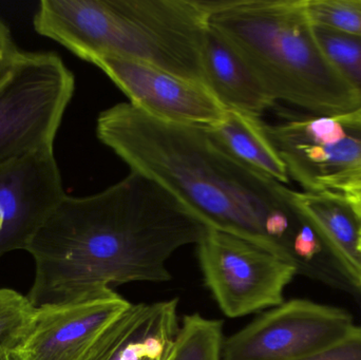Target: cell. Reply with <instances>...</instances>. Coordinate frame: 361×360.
Listing matches in <instances>:
<instances>
[{"instance_id": "cell-21", "label": "cell", "mask_w": 361, "mask_h": 360, "mask_svg": "<svg viewBox=\"0 0 361 360\" xmlns=\"http://www.w3.org/2000/svg\"><path fill=\"white\" fill-rule=\"evenodd\" d=\"M322 247L319 238L309 224L303 223L297 232L294 241V255L299 266V273L309 268L310 262L322 253Z\"/></svg>"}, {"instance_id": "cell-8", "label": "cell", "mask_w": 361, "mask_h": 360, "mask_svg": "<svg viewBox=\"0 0 361 360\" xmlns=\"http://www.w3.org/2000/svg\"><path fill=\"white\" fill-rule=\"evenodd\" d=\"M92 65L124 92L131 105L163 122L207 128L226 113L207 87L149 63L101 56Z\"/></svg>"}, {"instance_id": "cell-14", "label": "cell", "mask_w": 361, "mask_h": 360, "mask_svg": "<svg viewBox=\"0 0 361 360\" xmlns=\"http://www.w3.org/2000/svg\"><path fill=\"white\" fill-rule=\"evenodd\" d=\"M202 67L206 87L226 109L260 118L276 105L243 57L208 25Z\"/></svg>"}, {"instance_id": "cell-17", "label": "cell", "mask_w": 361, "mask_h": 360, "mask_svg": "<svg viewBox=\"0 0 361 360\" xmlns=\"http://www.w3.org/2000/svg\"><path fill=\"white\" fill-rule=\"evenodd\" d=\"M314 30L318 44L337 73L361 99V37L316 25Z\"/></svg>"}, {"instance_id": "cell-12", "label": "cell", "mask_w": 361, "mask_h": 360, "mask_svg": "<svg viewBox=\"0 0 361 360\" xmlns=\"http://www.w3.org/2000/svg\"><path fill=\"white\" fill-rule=\"evenodd\" d=\"M290 179L303 192H322L334 178L361 164V110L341 114L333 130L315 145H275Z\"/></svg>"}, {"instance_id": "cell-3", "label": "cell", "mask_w": 361, "mask_h": 360, "mask_svg": "<svg viewBox=\"0 0 361 360\" xmlns=\"http://www.w3.org/2000/svg\"><path fill=\"white\" fill-rule=\"evenodd\" d=\"M212 0H42L33 17L40 36L82 61H142L205 85L202 46Z\"/></svg>"}, {"instance_id": "cell-5", "label": "cell", "mask_w": 361, "mask_h": 360, "mask_svg": "<svg viewBox=\"0 0 361 360\" xmlns=\"http://www.w3.org/2000/svg\"><path fill=\"white\" fill-rule=\"evenodd\" d=\"M75 77L49 52H21L0 78V165L53 149Z\"/></svg>"}, {"instance_id": "cell-7", "label": "cell", "mask_w": 361, "mask_h": 360, "mask_svg": "<svg viewBox=\"0 0 361 360\" xmlns=\"http://www.w3.org/2000/svg\"><path fill=\"white\" fill-rule=\"evenodd\" d=\"M354 325L347 311L293 299L226 338L222 360H296L334 344Z\"/></svg>"}, {"instance_id": "cell-13", "label": "cell", "mask_w": 361, "mask_h": 360, "mask_svg": "<svg viewBox=\"0 0 361 360\" xmlns=\"http://www.w3.org/2000/svg\"><path fill=\"white\" fill-rule=\"evenodd\" d=\"M292 204L300 219L313 228L337 268L352 285L361 287L360 223L350 205L336 194L294 190Z\"/></svg>"}, {"instance_id": "cell-11", "label": "cell", "mask_w": 361, "mask_h": 360, "mask_svg": "<svg viewBox=\"0 0 361 360\" xmlns=\"http://www.w3.org/2000/svg\"><path fill=\"white\" fill-rule=\"evenodd\" d=\"M178 300L131 304L80 360H171L179 333Z\"/></svg>"}, {"instance_id": "cell-2", "label": "cell", "mask_w": 361, "mask_h": 360, "mask_svg": "<svg viewBox=\"0 0 361 360\" xmlns=\"http://www.w3.org/2000/svg\"><path fill=\"white\" fill-rule=\"evenodd\" d=\"M97 137L206 226L255 243L299 272L294 241L305 222L293 206L292 188L229 156L205 127L163 122L121 103L99 113Z\"/></svg>"}, {"instance_id": "cell-9", "label": "cell", "mask_w": 361, "mask_h": 360, "mask_svg": "<svg viewBox=\"0 0 361 360\" xmlns=\"http://www.w3.org/2000/svg\"><path fill=\"white\" fill-rule=\"evenodd\" d=\"M65 196L53 149L0 165V258L25 251Z\"/></svg>"}, {"instance_id": "cell-1", "label": "cell", "mask_w": 361, "mask_h": 360, "mask_svg": "<svg viewBox=\"0 0 361 360\" xmlns=\"http://www.w3.org/2000/svg\"><path fill=\"white\" fill-rule=\"evenodd\" d=\"M209 230L164 186L131 170L107 190L66 194L25 251L35 277V309L73 302L114 285L165 283L167 262Z\"/></svg>"}, {"instance_id": "cell-20", "label": "cell", "mask_w": 361, "mask_h": 360, "mask_svg": "<svg viewBox=\"0 0 361 360\" xmlns=\"http://www.w3.org/2000/svg\"><path fill=\"white\" fill-rule=\"evenodd\" d=\"M296 360H361V325L334 344Z\"/></svg>"}, {"instance_id": "cell-24", "label": "cell", "mask_w": 361, "mask_h": 360, "mask_svg": "<svg viewBox=\"0 0 361 360\" xmlns=\"http://www.w3.org/2000/svg\"><path fill=\"white\" fill-rule=\"evenodd\" d=\"M0 360H15L14 356L12 354L6 355V356L1 357Z\"/></svg>"}, {"instance_id": "cell-10", "label": "cell", "mask_w": 361, "mask_h": 360, "mask_svg": "<svg viewBox=\"0 0 361 360\" xmlns=\"http://www.w3.org/2000/svg\"><path fill=\"white\" fill-rule=\"evenodd\" d=\"M130 304L114 289H106L36 309L29 333L12 355L15 360H80Z\"/></svg>"}, {"instance_id": "cell-23", "label": "cell", "mask_w": 361, "mask_h": 360, "mask_svg": "<svg viewBox=\"0 0 361 360\" xmlns=\"http://www.w3.org/2000/svg\"><path fill=\"white\" fill-rule=\"evenodd\" d=\"M341 198L350 205L352 211L355 213L356 218H357L358 223H360V249L361 252V194H351V196L341 197Z\"/></svg>"}, {"instance_id": "cell-15", "label": "cell", "mask_w": 361, "mask_h": 360, "mask_svg": "<svg viewBox=\"0 0 361 360\" xmlns=\"http://www.w3.org/2000/svg\"><path fill=\"white\" fill-rule=\"evenodd\" d=\"M206 130L221 149L242 164L284 185L290 183L288 169L260 118L227 109L224 118Z\"/></svg>"}, {"instance_id": "cell-16", "label": "cell", "mask_w": 361, "mask_h": 360, "mask_svg": "<svg viewBox=\"0 0 361 360\" xmlns=\"http://www.w3.org/2000/svg\"><path fill=\"white\" fill-rule=\"evenodd\" d=\"M223 323L200 314L183 318L171 360H222Z\"/></svg>"}, {"instance_id": "cell-19", "label": "cell", "mask_w": 361, "mask_h": 360, "mask_svg": "<svg viewBox=\"0 0 361 360\" xmlns=\"http://www.w3.org/2000/svg\"><path fill=\"white\" fill-rule=\"evenodd\" d=\"M307 6L316 27L361 37V0H307Z\"/></svg>"}, {"instance_id": "cell-22", "label": "cell", "mask_w": 361, "mask_h": 360, "mask_svg": "<svg viewBox=\"0 0 361 360\" xmlns=\"http://www.w3.org/2000/svg\"><path fill=\"white\" fill-rule=\"evenodd\" d=\"M21 52L23 51L17 48L8 25L0 20V78L12 68Z\"/></svg>"}, {"instance_id": "cell-4", "label": "cell", "mask_w": 361, "mask_h": 360, "mask_svg": "<svg viewBox=\"0 0 361 360\" xmlns=\"http://www.w3.org/2000/svg\"><path fill=\"white\" fill-rule=\"evenodd\" d=\"M207 25L239 52L276 104L315 116L360 109V95L318 44L307 0H212Z\"/></svg>"}, {"instance_id": "cell-6", "label": "cell", "mask_w": 361, "mask_h": 360, "mask_svg": "<svg viewBox=\"0 0 361 360\" xmlns=\"http://www.w3.org/2000/svg\"><path fill=\"white\" fill-rule=\"evenodd\" d=\"M206 287L229 318L283 304L296 266L245 239L209 230L197 244Z\"/></svg>"}, {"instance_id": "cell-18", "label": "cell", "mask_w": 361, "mask_h": 360, "mask_svg": "<svg viewBox=\"0 0 361 360\" xmlns=\"http://www.w3.org/2000/svg\"><path fill=\"white\" fill-rule=\"evenodd\" d=\"M36 309L27 296L0 289V359L18 350L31 329Z\"/></svg>"}]
</instances>
